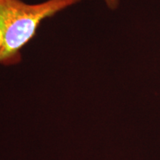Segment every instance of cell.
I'll return each mask as SVG.
<instances>
[{
	"mask_svg": "<svg viewBox=\"0 0 160 160\" xmlns=\"http://www.w3.org/2000/svg\"><path fill=\"white\" fill-rule=\"evenodd\" d=\"M82 0H47L28 4L21 0H0V65L22 61V50L37 34L43 20Z\"/></svg>",
	"mask_w": 160,
	"mask_h": 160,
	"instance_id": "obj_1",
	"label": "cell"
},
{
	"mask_svg": "<svg viewBox=\"0 0 160 160\" xmlns=\"http://www.w3.org/2000/svg\"><path fill=\"white\" fill-rule=\"evenodd\" d=\"M108 8L111 11H115L119 8L120 0H103Z\"/></svg>",
	"mask_w": 160,
	"mask_h": 160,
	"instance_id": "obj_2",
	"label": "cell"
}]
</instances>
